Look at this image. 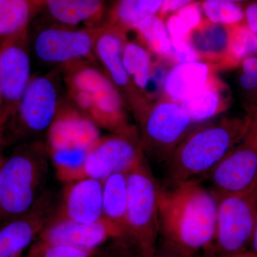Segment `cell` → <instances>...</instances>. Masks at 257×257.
I'll return each mask as SVG.
<instances>
[{
    "instance_id": "cell-17",
    "label": "cell",
    "mask_w": 257,
    "mask_h": 257,
    "mask_svg": "<svg viewBox=\"0 0 257 257\" xmlns=\"http://www.w3.org/2000/svg\"><path fill=\"white\" fill-rule=\"evenodd\" d=\"M103 182L84 178L69 182L52 219L92 224L102 218Z\"/></svg>"
},
{
    "instance_id": "cell-15",
    "label": "cell",
    "mask_w": 257,
    "mask_h": 257,
    "mask_svg": "<svg viewBox=\"0 0 257 257\" xmlns=\"http://www.w3.org/2000/svg\"><path fill=\"white\" fill-rule=\"evenodd\" d=\"M53 194L44 191L25 215L0 226V257H21L55 214Z\"/></svg>"
},
{
    "instance_id": "cell-8",
    "label": "cell",
    "mask_w": 257,
    "mask_h": 257,
    "mask_svg": "<svg viewBox=\"0 0 257 257\" xmlns=\"http://www.w3.org/2000/svg\"><path fill=\"white\" fill-rule=\"evenodd\" d=\"M144 156L136 127L101 137L88 152L77 180L92 178L103 182L115 174L128 173Z\"/></svg>"
},
{
    "instance_id": "cell-3",
    "label": "cell",
    "mask_w": 257,
    "mask_h": 257,
    "mask_svg": "<svg viewBox=\"0 0 257 257\" xmlns=\"http://www.w3.org/2000/svg\"><path fill=\"white\" fill-rule=\"evenodd\" d=\"M47 145L27 144L5 157L0 167V226L25 215L35 205L48 175Z\"/></svg>"
},
{
    "instance_id": "cell-30",
    "label": "cell",
    "mask_w": 257,
    "mask_h": 257,
    "mask_svg": "<svg viewBox=\"0 0 257 257\" xmlns=\"http://www.w3.org/2000/svg\"><path fill=\"white\" fill-rule=\"evenodd\" d=\"M93 252L79 248L55 244L37 239L32 245L27 257H92Z\"/></svg>"
},
{
    "instance_id": "cell-29",
    "label": "cell",
    "mask_w": 257,
    "mask_h": 257,
    "mask_svg": "<svg viewBox=\"0 0 257 257\" xmlns=\"http://www.w3.org/2000/svg\"><path fill=\"white\" fill-rule=\"evenodd\" d=\"M257 51V35L247 27L238 24L230 26L229 48L226 60L238 62Z\"/></svg>"
},
{
    "instance_id": "cell-36",
    "label": "cell",
    "mask_w": 257,
    "mask_h": 257,
    "mask_svg": "<svg viewBox=\"0 0 257 257\" xmlns=\"http://www.w3.org/2000/svg\"><path fill=\"white\" fill-rule=\"evenodd\" d=\"M3 126H4V123H3V97H2L1 92H0V139H1L2 130H3Z\"/></svg>"
},
{
    "instance_id": "cell-28",
    "label": "cell",
    "mask_w": 257,
    "mask_h": 257,
    "mask_svg": "<svg viewBox=\"0 0 257 257\" xmlns=\"http://www.w3.org/2000/svg\"><path fill=\"white\" fill-rule=\"evenodd\" d=\"M202 10L211 23L232 26L244 20V10L230 0H204Z\"/></svg>"
},
{
    "instance_id": "cell-13",
    "label": "cell",
    "mask_w": 257,
    "mask_h": 257,
    "mask_svg": "<svg viewBox=\"0 0 257 257\" xmlns=\"http://www.w3.org/2000/svg\"><path fill=\"white\" fill-rule=\"evenodd\" d=\"M99 28L76 30L51 27L42 30L34 42L37 58L49 64H68L94 58V46Z\"/></svg>"
},
{
    "instance_id": "cell-5",
    "label": "cell",
    "mask_w": 257,
    "mask_h": 257,
    "mask_svg": "<svg viewBox=\"0 0 257 257\" xmlns=\"http://www.w3.org/2000/svg\"><path fill=\"white\" fill-rule=\"evenodd\" d=\"M99 127L78 109L60 105L46 145L57 179L66 183L78 179L88 152L101 138Z\"/></svg>"
},
{
    "instance_id": "cell-25",
    "label": "cell",
    "mask_w": 257,
    "mask_h": 257,
    "mask_svg": "<svg viewBox=\"0 0 257 257\" xmlns=\"http://www.w3.org/2000/svg\"><path fill=\"white\" fill-rule=\"evenodd\" d=\"M164 0H118L108 23L126 32L144 19L156 15Z\"/></svg>"
},
{
    "instance_id": "cell-27",
    "label": "cell",
    "mask_w": 257,
    "mask_h": 257,
    "mask_svg": "<svg viewBox=\"0 0 257 257\" xmlns=\"http://www.w3.org/2000/svg\"><path fill=\"white\" fill-rule=\"evenodd\" d=\"M202 22V7L199 3H193L171 15L166 23L171 38H187L190 32Z\"/></svg>"
},
{
    "instance_id": "cell-38",
    "label": "cell",
    "mask_w": 257,
    "mask_h": 257,
    "mask_svg": "<svg viewBox=\"0 0 257 257\" xmlns=\"http://www.w3.org/2000/svg\"><path fill=\"white\" fill-rule=\"evenodd\" d=\"M1 145H2V143H0V167H1L2 164H3V161H4V159H5V157H3V154H2Z\"/></svg>"
},
{
    "instance_id": "cell-18",
    "label": "cell",
    "mask_w": 257,
    "mask_h": 257,
    "mask_svg": "<svg viewBox=\"0 0 257 257\" xmlns=\"http://www.w3.org/2000/svg\"><path fill=\"white\" fill-rule=\"evenodd\" d=\"M211 77L207 63L197 60L177 64L166 77L165 92L169 99L180 104L202 90Z\"/></svg>"
},
{
    "instance_id": "cell-39",
    "label": "cell",
    "mask_w": 257,
    "mask_h": 257,
    "mask_svg": "<svg viewBox=\"0 0 257 257\" xmlns=\"http://www.w3.org/2000/svg\"><path fill=\"white\" fill-rule=\"evenodd\" d=\"M230 1L234 2L235 3L240 4V3H245V2L248 1V0H230Z\"/></svg>"
},
{
    "instance_id": "cell-37",
    "label": "cell",
    "mask_w": 257,
    "mask_h": 257,
    "mask_svg": "<svg viewBox=\"0 0 257 257\" xmlns=\"http://www.w3.org/2000/svg\"><path fill=\"white\" fill-rule=\"evenodd\" d=\"M254 255L252 252H241L238 253H234V254L228 255L227 257H253Z\"/></svg>"
},
{
    "instance_id": "cell-40",
    "label": "cell",
    "mask_w": 257,
    "mask_h": 257,
    "mask_svg": "<svg viewBox=\"0 0 257 257\" xmlns=\"http://www.w3.org/2000/svg\"><path fill=\"white\" fill-rule=\"evenodd\" d=\"M157 257H175V256H170V255H160V256H158Z\"/></svg>"
},
{
    "instance_id": "cell-6",
    "label": "cell",
    "mask_w": 257,
    "mask_h": 257,
    "mask_svg": "<svg viewBox=\"0 0 257 257\" xmlns=\"http://www.w3.org/2000/svg\"><path fill=\"white\" fill-rule=\"evenodd\" d=\"M127 208L124 234H128L144 257L152 256V247L160 230L161 188L146 157L126 174Z\"/></svg>"
},
{
    "instance_id": "cell-19",
    "label": "cell",
    "mask_w": 257,
    "mask_h": 257,
    "mask_svg": "<svg viewBox=\"0 0 257 257\" xmlns=\"http://www.w3.org/2000/svg\"><path fill=\"white\" fill-rule=\"evenodd\" d=\"M126 174H115L103 181L102 218L117 230L120 236L124 234L126 224Z\"/></svg>"
},
{
    "instance_id": "cell-41",
    "label": "cell",
    "mask_w": 257,
    "mask_h": 257,
    "mask_svg": "<svg viewBox=\"0 0 257 257\" xmlns=\"http://www.w3.org/2000/svg\"><path fill=\"white\" fill-rule=\"evenodd\" d=\"M253 257H256V256H253Z\"/></svg>"
},
{
    "instance_id": "cell-35",
    "label": "cell",
    "mask_w": 257,
    "mask_h": 257,
    "mask_svg": "<svg viewBox=\"0 0 257 257\" xmlns=\"http://www.w3.org/2000/svg\"><path fill=\"white\" fill-rule=\"evenodd\" d=\"M251 246H252V252L255 256L257 257V220L256 226H255L254 231L252 236V239L251 241Z\"/></svg>"
},
{
    "instance_id": "cell-1",
    "label": "cell",
    "mask_w": 257,
    "mask_h": 257,
    "mask_svg": "<svg viewBox=\"0 0 257 257\" xmlns=\"http://www.w3.org/2000/svg\"><path fill=\"white\" fill-rule=\"evenodd\" d=\"M160 229L183 252L207 247L216 239L218 199L200 179L161 189Z\"/></svg>"
},
{
    "instance_id": "cell-11",
    "label": "cell",
    "mask_w": 257,
    "mask_h": 257,
    "mask_svg": "<svg viewBox=\"0 0 257 257\" xmlns=\"http://www.w3.org/2000/svg\"><path fill=\"white\" fill-rule=\"evenodd\" d=\"M125 33L109 24L100 27L94 42V53L138 122L152 101L135 87L125 69L123 62Z\"/></svg>"
},
{
    "instance_id": "cell-31",
    "label": "cell",
    "mask_w": 257,
    "mask_h": 257,
    "mask_svg": "<svg viewBox=\"0 0 257 257\" xmlns=\"http://www.w3.org/2000/svg\"><path fill=\"white\" fill-rule=\"evenodd\" d=\"M200 59L192 45L184 39H172V56L171 60L177 64L193 62Z\"/></svg>"
},
{
    "instance_id": "cell-9",
    "label": "cell",
    "mask_w": 257,
    "mask_h": 257,
    "mask_svg": "<svg viewBox=\"0 0 257 257\" xmlns=\"http://www.w3.org/2000/svg\"><path fill=\"white\" fill-rule=\"evenodd\" d=\"M247 133L208 177L216 197L242 194L257 184V111Z\"/></svg>"
},
{
    "instance_id": "cell-34",
    "label": "cell",
    "mask_w": 257,
    "mask_h": 257,
    "mask_svg": "<svg viewBox=\"0 0 257 257\" xmlns=\"http://www.w3.org/2000/svg\"><path fill=\"white\" fill-rule=\"evenodd\" d=\"M243 73L252 77L257 83V58L248 57L242 61Z\"/></svg>"
},
{
    "instance_id": "cell-20",
    "label": "cell",
    "mask_w": 257,
    "mask_h": 257,
    "mask_svg": "<svg viewBox=\"0 0 257 257\" xmlns=\"http://www.w3.org/2000/svg\"><path fill=\"white\" fill-rule=\"evenodd\" d=\"M230 26L201 22L187 36L190 45L199 57L210 60L226 59L229 48Z\"/></svg>"
},
{
    "instance_id": "cell-23",
    "label": "cell",
    "mask_w": 257,
    "mask_h": 257,
    "mask_svg": "<svg viewBox=\"0 0 257 257\" xmlns=\"http://www.w3.org/2000/svg\"><path fill=\"white\" fill-rule=\"evenodd\" d=\"M180 104L188 112L194 123L210 119L226 109L219 83L212 77L202 90Z\"/></svg>"
},
{
    "instance_id": "cell-2",
    "label": "cell",
    "mask_w": 257,
    "mask_h": 257,
    "mask_svg": "<svg viewBox=\"0 0 257 257\" xmlns=\"http://www.w3.org/2000/svg\"><path fill=\"white\" fill-rule=\"evenodd\" d=\"M251 116L224 117L189 133L166 162L171 186L207 177L241 141Z\"/></svg>"
},
{
    "instance_id": "cell-16",
    "label": "cell",
    "mask_w": 257,
    "mask_h": 257,
    "mask_svg": "<svg viewBox=\"0 0 257 257\" xmlns=\"http://www.w3.org/2000/svg\"><path fill=\"white\" fill-rule=\"evenodd\" d=\"M116 236H120L117 230L101 218L92 224H82L65 219H51L37 237L46 242L93 252L109 238Z\"/></svg>"
},
{
    "instance_id": "cell-14",
    "label": "cell",
    "mask_w": 257,
    "mask_h": 257,
    "mask_svg": "<svg viewBox=\"0 0 257 257\" xmlns=\"http://www.w3.org/2000/svg\"><path fill=\"white\" fill-rule=\"evenodd\" d=\"M60 105L57 84L51 74L32 77L13 115L18 119L20 133L33 136L48 132Z\"/></svg>"
},
{
    "instance_id": "cell-22",
    "label": "cell",
    "mask_w": 257,
    "mask_h": 257,
    "mask_svg": "<svg viewBox=\"0 0 257 257\" xmlns=\"http://www.w3.org/2000/svg\"><path fill=\"white\" fill-rule=\"evenodd\" d=\"M44 0H0V38L28 30L30 19Z\"/></svg>"
},
{
    "instance_id": "cell-10",
    "label": "cell",
    "mask_w": 257,
    "mask_h": 257,
    "mask_svg": "<svg viewBox=\"0 0 257 257\" xmlns=\"http://www.w3.org/2000/svg\"><path fill=\"white\" fill-rule=\"evenodd\" d=\"M218 199L216 239L227 255L243 252L257 220V184L248 192Z\"/></svg>"
},
{
    "instance_id": "cell-32",
    "label": "cell",
    "mask_w": 257,
    "mask_h": 257,
    "mask_svg": "<svg viewBox=\"0 0 257 257\" xmlns=\"http://www.w3.org/2000/svg\"><path fill=\"white\" fill-rule=\"evenodd\" d=\"M244 20L248 30L257 35V1H253L244 10Z\"/></svg>"
},
{
    "instance_id": "cell-4",
    "label": "cell",
    "mask_w": 257,
    "mask_h": 257,
    "mask_svg": "<svg viewBox=\"0 0 257 257\" xmlns=\"http://www.w3.org/2000/svg\"><path fill=\"white\" fill-rule=\"evenodd\" d=\"M82 62L66 65V83L78 110L98 126L112 133L135 128L128 123L127 106L110 79L104 72Z\"/></svg>"
},
{
    "instance_id": "cell-12",
    "label": "cell",
    "mask_w": 257,
    "mask_h": 257,
    "mask_svg": "<svg viewBox=\"0 0 257 257\" xmlns=\"http://www.w3.org/2000/svg\"><path fill=\"white\" fill-rule=\"evenodd\" d=\"M32 77L28 30L5 38L0 44V92L4 126L16 112Z\"/></svg>"
},
{
    "instance_id": "cell-21",
    "label": "cell",
    "mask_w": 257,
    "mask_h": 257,
    "mask_svg": "<svg viewBox=\"0 0 257 257\" xmlns=\"http://www.w3.org/2000/svg\"><path fill=\"white\" fill-rule=\"evenodd\" d=\"M57 23L72 28L98 20L104 10V0H44Z\"/></svg>"
},
{
    "instance_id": "cell-24",
    "label": "cell",
    "mask_w": 257,
    "mask_h": 257,
    "mask_svg": "<svg viewBox=\"0 0 257 257\" xmlns=\"http://www.w3.org/2000/svg\"><path fill=\"white\" fill-rule=\"evenodd\" d=\"M123 62L135 87L151 100L147 92L153 72L150 52L138 42L126 41L123 48Z\"/></svg>"
},
{
    "instance_id": "cell-26",
    "label": "cell",
    "mask_w": 257,
    "mask_h": 257,
    "mask_svg": "<svg viewBox=\"0 0 257 257\" xmlns=\"http://www.w3.org/2000/svg\"><path fill=\"white\" fill-rule=\"evenodd\" d=\"M133 30H136L152 52L171 60L172 38L162 18L157 15L149 17L134 25Z\"/></svg>"
},
{
    "instance_id": "cell-7",
    "label": "cell",
    "mask_w": 257,
    "mask_h": 257,
    "mask_svg": "<svg viewBox=\"0 0 257 257\" xmlns=\"http://www.w3.org/2000/svg\"><path fill=\"white\" fill-rule=\"evenodd\" d=\"M145 154L166 162L194 124L183 106L170 99L152 102L138 121Z\"/></svg>"
},
{
    "instance_id": "cell-33",
    "label": "cell",
    "mask_w": 257,
    "mask_h": 257,
    "mask_svg": "<svg viewBox=\"0 0 257 257\" xmlns=\"http://www.w3.org/2000/svg\"><path fill=\"white\" fill-rule=\"evenodd\" d=\"M193 2L194 0H164L160 10L161 15H166L170 13H175Z\"/></svg>"
}]
</instances>
